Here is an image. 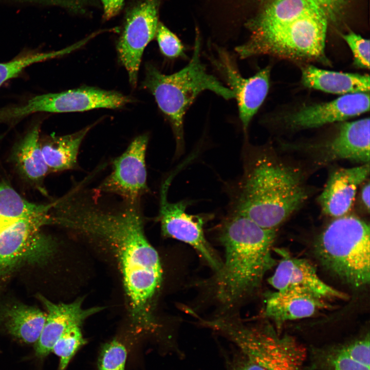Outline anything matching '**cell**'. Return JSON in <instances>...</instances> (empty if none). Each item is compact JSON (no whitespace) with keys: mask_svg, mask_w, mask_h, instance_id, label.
Returning a JSON list of instances; mask_svg holds the SVG:
<instances>
[{"mask_svg":"<svg viewBox=\"0 0 370 370\" xmlns=\"http://www.w3.org/2000/svg\"><path fill=\"white\" fill-rule=\"evenodd\" d=\"M76 219L81 233L114 247L133 317L144 327L153 328L150 306L160 285L162 269L157 252L144 234L139 202L122 200L111 205L101 197L90 198L78 208Z\"/></svg>","mask_w":370,"mask_h":370,"instance_id":"cell-1","label":"cell"},{"mask_svg":"<svg viewBox=\"0 0 370 370\" xmlns=\"http://www.w3.org/2000/svg\"><path fill=\"white\" fill-rule=\"evenodd\" d=\"M243 173L232 210L263 228L276 230L308 198L301 170L263 149H244Z\"/></svg>","mask_w":370,"mask_h":370,"instance_id":"cell-2","label":"cell"},{"mask_svg":"<svg viewBox=\"0 0 370 370\" xmlns=\"http://www.w3.org/2000/svg\"><path fill=\"white\" fill-rule=\"evenodd\" d=\"M276 230L262 227L231 210L220 226L219 240L225 258L216 272V293L226 306L238 303L260 285L275 264L272 249Z\"/></svg>","mask_w":370,"mask_h":370,"instance_id":"cell-3","label":"cell"},{"mask_svg":"<svg viewBox=\"0 0 370 370\" xmlns=\"http://www.w3.org/2000/svg\"><path fill=\"white\" fill-rule=\"evenodd\" d=\"M53 202L33 203L0 179V279L23 264L40 263L54 248L42 229L51 225Z\"/></svg>","mask_w":370,"mask_h":370,"instance_id":"cell-4","label":"cell"},{"mask_svg":"<svg viewBox=\"0 0 370 370\" xmlns=\"http://www.w3.org/2000/svg\"><path fill=\"white\" fill-rule=\"evenodd\" d=\"M200 51V40L197 31L192 57L184 68L165 75L152 65L146 66L143 85L153 95L159 108L171 123L177 156L181 155L184 150V116L198 95L210 90L225 99L235 98L230 88L208 72L201 61Z\"/></svg>","mask_w":370,"mask_h":370,"instance_id":"cell-5","label":"cell"},{"mask_svg":"<svg viewBox=\"0 0 370 370\" xmlns=\"http://www.w3.org/2000/svg\"><path fill=\"white\" fill-rule=\"evenodd\" d=\"M370 229L354 215L334 218L319 234L315 251L323 266L355 287L370 280Z\"/></svg>","mask_w":370,"mask_h":370,"instance_id":"cell-6","label":"cell"},{"mask_svg":"<svg viewBox=\"0 0 370 370\" xmlns=\"http://www.w3.org/2000/svg\"><path fill=\"white\" fill-rule=\"evenodd\" d=\"M328 18L308 16L263 27L248 28L251 35L236 51L242 59L260 54L301 61L327 63L325 41Z\"/></svg>","mask_w":370,"mask_h":370,"instance_id":"cell-7","label":"cell"},{"mask_svg":"<svg viewBox=\"0 0 370 370\" xmlns=\"http://www.w3.org/2000/svg\"><path fill=\"white\" fill-rule=\"evenodd\" d=\"M212 327L266 370H304L305 349L269 325H247L232 317H221L214 321Z\"/></svg>","mask_w":370,"mask_h":370,"instance_id":"cell-8","label":"cell"},{"mask_svg":"<svg viewBox=\"0 0 370 370\" xmlns=\"http://www.w3.org/2000/svg\"><path fill=\"white\" fill-rule=\"evenodd\" d=\"M130 101L114 91L83 87L58 93L34 96L25 103L0 108V123L16 124L24 118L39 112L68 113L95 108H117Z\"/></svg>","mask_w":370,"mask_h":370,"instance_id":"cell-9","label":"cell"},{"mask_svg":"<svg viewBox=\"0 0 370 370\" xmlns=\"http://www.w3.org/2000/svg\"><path fill=\"white\" fill-rule=\"evenodd\" d=\"M172 176L161 184L158 219L162 234L180 240L193 247L208 265L217 272L222 262L207 240L203 232L205 217L186 212L189 202L181 200L171 202L168 192Z\"/></svg>","mask_w":370,"mask_h":370,"instance_id":"cell-10","label":"cell"},{"mask_svg":"<svg viewBox=\"0 0 370 370\" xmlns=\"http://www.w3.org/2000/svg\"><path fill=\"white\" fill-rule=\"evenodd\" d=\"M164 0H140L127 12L117 50L130 83L136 85L143 51L155 36L158 12Z\"/></svg>","mask_w":370,"mask_h":370,"instance_id":"cell-11","label":"cell"},{"mask_svg":"<svg viewBox=\"0 0 370 370\" xmlns=\"http://www.w3.org/2000/svg\"><path fill=\"white\" fill-rule=\"evenodd\" d=\"M148 137H137L126 150L113 161L112 171L103 180L97 191L115 194L123 200L139 202L147 192L145 155Z\"/></svg>","mask_w":370,"mask_h":370,"instance_id":"cell-12","label":"cell"},{"mask_svg":"<svg viewBox=\"0 0 370 370\" xmlns=\"http://www.w3.org/2000/svg\"><path fill=\"white\" fill-rule=\"evenodd\" d=\"M274 250L280 260L268 282L276 291L306 294L323 300L347 298L344 293L323 282L308 261L293 257L284 249Z\"/></svg>","mask_w":370,"mask_h":370,"instance_id":"cell-13","label":"cell"},{"mask_svg":"<svg viewBox=\"0 0 370 370\" xmlns=\"http://www.w3.org/2000/svg\"><path fill=\"white\" fill-rule=\"evenodd\" d=\"M212 62L226 79L237 99L239 116L246 133L254 115L263 103L269 87L270 68L267 66L249 78L243 77L230 54L217 49Z\"/></svg>","mask_w":370,"mask_h":370,"instance_id":"cell-14","label":"cell"},{"mask_svg":"<svg viewBox=\"0 0 370 370\" xmlns=\"http://www.w3.org/2000/svg\"><path fill=\"white\" fill-rule=\"evenodd\" d=\"M369 109V92L349 94L328 102L304 106L290 114L287 121L292 128H312L343 121Z\"/></svg>","mask_w":370,"mask_h":370,"instance_id":"cell-15","label":"cell"},{"mask_svg":"<svg viewBox=\"0 0 370 370\" xmlns=\"http://www.w3.org/2000/svg\"><path fill=\"white\" fill-rule=\"evenodd\" d=\"M369 173V163L332 171L318 198L322 212L333 218L346 215L353 206L358 187L366 180Z\"/></svg>","mask_w":370,"mask_h":370,"instance_id":"cell-16","label":"cell"},{"mask_svg":"<svg viewBox=\"0 0 370 370\" xmlns=\"http://www.w3.org/2000/svg\"><path fill=\"white\" fill-rule=\"evenodd\" d=\"M369 118L343 123L335 136L318 148L319 160L369 163Z\"/></svg>","mask_w":370,"mask_h":370,"instance_id":"cell-17","label":"cell"},{"mask_svg":"<svg viewBox=\"0 0 370 370\" xmlns=\"http://www.w3.org/2000/svg\"><path fill=\"white\" fill-rule=\"evenodd\" d=\"M40 300L47 310L45 323L35 345L36 355L41 357L52 351L55 342L68 328L81 325L87 317L102 309L99 307L83 308L82 299L68 304H55L42 296Z\"/></svg>","mask_w":370,"mask_h":370,"instance_id":"cell-18","label":"cell"},{"mask_svg":"<svg viewBox=\"0 0 370 370\" xmlns=\"http://www.w3.org/2000/svg\"><path fill=\"white\" fill-rule=\"evenodd\" d=\"M313 370H369V334L351 342L313 349Z\"/></svg>","mask_w":370,"mask_h":370,"instance_id":"cell-19","label":"cell"},{"mask_svg":"<svg viewBox=\"0 0 370 370\" xmlns=\"http://www.w3.org/2000/svg\"><path fill=\"white\" fill-rule=\"evenodd\" d=\"M40 124L31 127L12 148L10 159L20 177L41 193L47 194L45 177L49 173L40 144Z\"/></svg>","mask_w":370,"mask_h":370,"instance_id":"cell-20","label":"cell"},{"mask_svg":"<svg viewBox=\"0 0 370 370\" xmlns=\"http://www.w3.org/2000/svg\"><path fill=\"white\" fill-rule=\"evenodd\" d=\"M327 307L323 300L309 294L276 291L267 296L265 313L280 327L286 321L310 317Z\"/></svg>","mask_w":370,"mask_h":370,"instance_id":"cell-21","label":"cell"},{"mask_svg":"<svg viewBox=\"0 0 370 370\" xmlns=\"http://www.w3.org/2000/svg\"><path fill=\"white\" fill-rule=\"evenodd\" d=\"M301 82L308 88L343 95L369 92L370 87L368 75L329 71L311 65L302 68Z\"/></svg>","mask_w":370,"mask_h":370,"instance_id":"cell-22","label":"cell"},{"mask_svg":"<svg viewBox=\"0 0 370 370\" xmlns=\"http://www.w3.org/2000/svg\"><path fill=\"white\" fill-rule=\"evenodd\" d=\"M91 126L64 136L51 135L40 140L41 152L49 172L75 169L81 143Z\"/></svg>","mask_w":370,"mask_h":370,"instance_id":"cell-23","label":"cell"},{"mask_svg":"<svg viewBox=\"0 0 370 370\" xmlns=\"http://www.w3.org/2000/svg\"><path fill=\"white\" fill-rule=\"evenodd\" d=\"M258 15L247 27H263L290 22L308 16H325L310 0H267Z\"/></svg>","mask_w":370,"mask_h":370,"instance_id":"cell-24","label":"cell"},{"mask_svg":"<svg viewBox=\"0 0 370 370\" xmlns=\"http://www.w3.org/2000/svg\"><path fill=\"white\" fill-rule=\"evenodd\" d=\"M46 315L36 307L15 304L4 307L1 317L10 334L26 343H32L40 337Z\"/></svg>","mask_w":370,"mask_h":370,"instance_id":"cell-25","label":"cell"},{"mask_svg":"<svg viewBox=\"0 0 370 370\" xmlns=\"http://www.w3.org/2000/svg\"><path fill=\"white\" fill-rule=\"evenodd\" d=\"M83 43L82 41L58 51L24 54L7 62L0 63V87L7 80L16 77L27 67L69 53Z\"/></svg>","mask_w":370,"mask_h":370,"instance_id":"cell-26","label":"cell"},{"mask_svg":"<svg viewBox=\"0 0 370 370\" xmlns=\"http://www.w3.org/2000/svg\"><path fill=\"white\" fill-rule=\"evenodd\" d=\"M80 326L75 325L68 328L53 346L52 351L60 357L59 370H64L77 351L86 343Z\"/></svg>","mask_w":370,"mask_h":370,"instance_id":"cell-27","label":"cell"},{"mask_svg":"<svg viewBox=\"0 0 370 370\" xmlns=\"http://www.w3.org/2000/svg\"><path fill=\"white\" fill-rule=\"evenodd\" d=\"M127 352L124 346L114 340L102 347L98 360L99 370H124Z\"/></svg>","mask_w":370,"mask_h":370,"instance_id":"cell-28","label":"cell"},{"mask_svg":"<svg viewBox=\"0 0 370 370\" xmlns=\"http://www.w3.org/2000/svg\"><path fill=\"white\" fill-rule=\"evenodd\" d=\"M155 36L160 51L165 57L175 58L184 54V47L181 41L160 22L158 24Z\"/></svg>","mask_w":370,"mask_h":370,"instance_id":"cell-29","label":"cell"},{"mask_svg":"<svg viewBox=\"0 0 370 370\" xmlns=\"http://www.w3.org/2000/svg\"><path fill=\"white\" fill-rule=\"evenodd\" d=\"M354 55V65L358 67L369 68V40L354 32L342 35Z\"/></svg>","mask_w":370,"mask_h":370,"instance_id":"cell-30","label":"cell"},{"mask_svg":"<svg viewBox=\"0 0 370 370\" xmlns=\"http://www.w3.org/2000/svg\"><path fill=\"white\" fill-rule=\"evenodd\" d=\"M228 370H266L240 351L228 362Z\"/></svg>","mask_w":370,"mask_h":370,"instance_id":"cell-31","label":"cell"},{"mask_svg":"<svg viewBox=\"0 0 370 370\" xmlns=\"http://www.w3.org/2000/svg\"><path fill=\"white\" fill-rule=\"evenodd\" d=\"M267 0H265L266 1ZM326 14L328 20L334 19L340 12L344 0H310Z\"/></svg>","mask_w":370,"mask_h":370,"instance_id":"cell-32","label":"cell"},{"mask_svg":"<svg viewBox=\"0 0 370 370\" xmlns=\"http://www.w3.org/2000/svg\"><path fill=\"white\" fill-rule=\"evenodd\" d=\"M104 10L103 16L109 20L116 16L121 10L124 0H101Z\"/></svg>","mask_w":370,"mask_h":370,"instance_id":"cell-33","label":"cell"},{"mask_svg":"<svg viewBox=\"0 0 370 370\" xmlns=\"http://www.w3.org/2000/svg\"><path fill=\"white\" fill-rule=\"evenodd\" d=\"M369 182L368 181L363 186L360 192V198L362 206L366 211H369Z\"/></svg>","mask_w":370,"mask_h":370,"instance_id":"cell-34","label":"cell"}]
</instances>
